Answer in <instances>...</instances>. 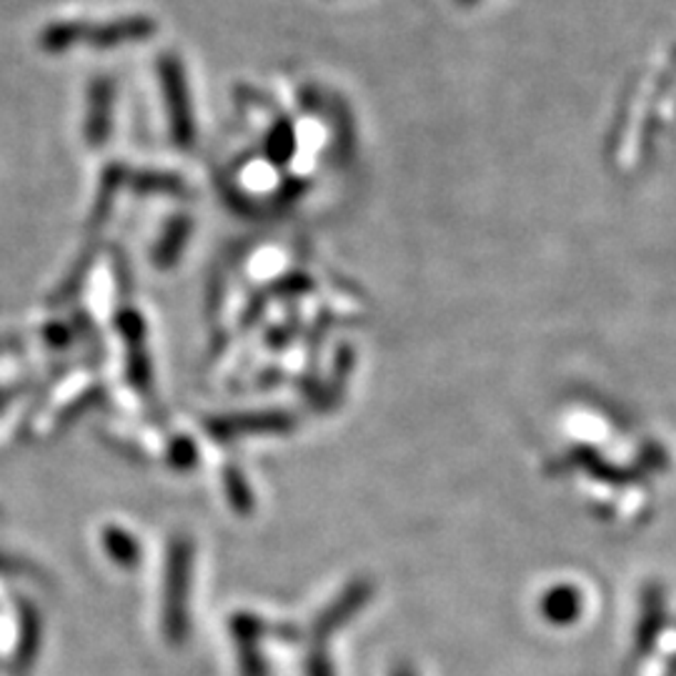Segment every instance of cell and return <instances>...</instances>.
<instances>
[{
	"instance_id": "cell-1",
	"label": "cell",
	"mask_w": 676,
	"mask_h": 676,
	"mask_svg": "<svg viewBox=\"0 0 676 676\" xmlns=\"http://www.w3.org/2000/svg\"><path fill=\"white\" fill-rule=\"evenodd\" d=\"M158 25L148 15H126L108 23H59L43 33V48L59 53L75 43H89L95 48H116L141 43L154 38Z\"/></svg>"
},
{
	"instance_id": "cell-2",
	"label": "cell",
	"mask_w": 676,
	"mask_h": 676,
	"mask_svg": "<svg viewBox=\"0 0 676 676\" xmlns=\"http://www.w3.org/2000/svg\"><path fill=\"white\" fill-rule=\"evenodd\" d=\"M158 79L164 85V95L170 111V126L178 141L188 143L194 136V118H190V98H188V83L186 71L176 55H164L158 61Z\"/></svg>"
},
{
	"instance_id": "cell-3",
	"label": "cell",
	"mask_w": 676,
	"mask_h": 676,
	"mask_svg": "<svg viewBox=\"0 0 676 676\" xmlns=\"http://www.w3.org/2000/svg\"><path fill=\"white\" fill-rule=\"evenodd\" d=\"M111 106H113V81L111 79H98L91 89V121L89 131L93 141H101L108 136V123H111Z\"/></svg>"
},
{
	"instance_id": "cell-4",
	"label": "cell",
	"mask_w": 676,
	"mask_h": 676,
	"mask_svg": "<svg viewBox=\"0 0 676 676\" xmlns=\"http://www.w3.org/2000/svg\"><path fill=\"white\" fill-rule=\"evenodd\" d=\"M309 676H331V672H329V666L323 664V662H313Z\"/></svg>"
},
{
	"instance_id": "cell-5",
	"label": "cell",
	"mask_w": 676,
	"mask_h": 676,
	"mask_svg": "<svg viewBox=\"0 0 676 676\" xmlns=\"http://www.w3.org/2000/svg\"><path fill=\"white\" fill-rule=\"evenodd\" d=\"M394 676H414V672L412 669H396Z\"/></svg>"
},
{
	"instance_id": "cell-6",
	"label": "cell",
	"mask_w": 676,
	"mask_h": 676,
	"mask_svg": "<svg viewBox=\"0 0 676 676\" xmlns=\"http://www.w3.org/2000/svg\"><path fill=\"white\" fill-rule=\"evenodd\" d=\"M461 3H474V0H461Z\"/></svg>"
}]
</instances>
